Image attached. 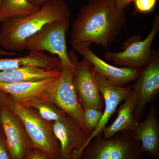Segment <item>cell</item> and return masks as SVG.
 <instances>
[{"label":"cell","mask_w":159,"mask_h":159,"mask_svg":"<svg viewBox=\"0 0 159 159\" xmlns=\"http://www.w3.org/2000/svg\"><path fill=\"white\" fill-rule=\"evenodd\" d=\"M130 87L139 97V103L135 111L134 116L139 122L146 105L150 103L159 93L158 52L152 51L149 61L141 69L139 77Z\"/></svg>","instance_id":"cell-11"},{"label":"cell","mask_w":159,"mask_h":159,"mask_svg":"<svg viewBox=\"0 0 159 159\" xmlns=\"http://www.w3.org/2000/svg\"><path fill=\"white\" fill-rule=\"evenodd\" d=\"M0 122L11 159H26L34 148L20 119L4 103L0 110Z\"/></svg>","instance_id":"cell-9"},{"label":"cell","mask_w":159,"mask_h":159,"mask_svg":"<svg viewBox=\"0 0 159 159\" xmlns=\"http://www.w3.org/2000/svg\"><path fill=\"white\" fill-rule=\"evenodd\" d=\"M29 2L37 7H40L50 0H28Z\"/></svg>","instance_id":"cell-26"},{"label":"cell","mask_w":159,"mask_h":159,"mask_svg":"<svg viewBox=\"0 0 159 159\" xmlns=\"http://www.w3.org/2000/svg\"><path fill=\"white\" fill-rule=\"evenodd\" d=\"M69 55L74 64L73 84L80 103L102 110L103 98L96 80L93 66L84 59L78 62L74 52H69Z\"/></svg>","instance_id":"cell-8"},{"label":"cell","mask_w":159,"mask_h":159,"mask_svg":"<svg viewBox=\"0 0 159 159\" xmlns=\"http://www.w3.org/2000/svg\"><path fill=\"white\" fill-rule=\"evenodd\" d=\"M70 16L69 6L64 0H50L29 16L2 22L0 29V46L6 51H24L26 40L44 26L54 21L70 20Z\"/></svg>","instance_id":"cell-2"},{"label":"cell","mask_w":159,"mask_h":159,"mask_svg":"<svg viewBox=\"0 0 159 159\" xmlns=\"http://www.w3.org/2000/svg\"><path fill=\"white\" fill-rule=\"evenodd\" d=\"M40 7L28 0H2L0 3V22L13 18L25 17L35 13Z\"/></svg>","instance_id":"cell-19"},{"label":"cell","mask_w":159,"mask_h":159,"mask_svg":"<svg viewBox=\"0 0 159 159\" xmlns=\"http://www.w3.org/2000/svg\"><path fill=\"white\" fill-rule=\"evenodd\" d=\"M70 20L54 21L43 26L39 31L26 40L25 50L47 51L59 58L61 66H70L73 63L67 50L66 34Z\"/></svg>","instance_id":"cell-6"},{"label":"cell","mask_w":159,"mask_h":159,"mask_svg":"<svg viewBox=\"0 0 159 159\" xmlns=\"http://www.w3.org/2000/svg\"><path fill=\"white\" fill-rule=\"evenodd\" d=\"M60 159H61V158H60Z\"/></svg>","instance_id":"cell-31"},{"label":"cell","mask_w":159,"mask_h":159,"mask_svg":"<svg viewBox=\"0 0 159 159\" xmlns=\"http://www.w3.org/2000/svg\"><path fill=\"white\" fill-rule=\"evenodd\" d=\"M37 110L41 117L48 122L57 121L60 119L65 112L56 105L44 99H37L29 102L26 107Z\"/></svg>","instance_id":"cell-20"},{"label":"cell","mask_w":159,"mask_h":159,"mask_svg":"<svg viewBox=\"0 0 159 159\" xmlns=\"http://www.w3.org/2000/svg\"><path fill=\"white\" fill-rule=\"evenodd\" d=\"M1 1H2V0H0V3H1Z\"/></svg>","instance_id":"cell-30"},{"label":"cell","mask_w":159,"mask_h":159,"mask_svg":"<svg viewBox=\"0 0 159 159\" xmlns=\"http://www.w3.org/2000/svg\"><path fill=\"white\" fill-rule=\"evenodd\" d=\"M48 159H60V158H52L51 157H49V158H48Z\"/></svg>","instance_id":"cell-29"},{"label":"cell","mask_w":159,"mask_h":159,"mask_svg":"<svg viewBox=\"0 0 159 159\" xmlns=\"http://www.w3.org/2000/svg\"><path fill=\"white\" fill-rule=\"evenodd\" d=\"M159 31V16L155 15L151 30L143 40L133 41L123 51L112 52L107 51L104 54L105 59L112 61L117 65L142 69L147 65L151 55V46Z\"/></svg>","instance_id":"cell-10"},{"label":"cell","mask_w":159,"mask_h":159,"mask_svg":"<svg viewBox=\"0 0 159 159\" xmlns=\"http://www.w3.org/2000/svg\"><path fill=\"white\" fill-rule=\"evenodd\" d=\"M0 159H11L9 153L5 139L0 135Z\"/></svg>","instance_id":"cell-24"},{"label":"cell","mask_w":159,"mask_h":159,"mask_svg":"<svg viewBox=\"0 0 159 159\" xmlns=\"http://www.w3.org/2000/svg\"><path fill=\"white\" fill-rule=\"evenodd\" d=\"M74 69V63L70 66H61L60 76L49 87L43 99L52 102L74 118L90 136L84 122L82 106L73 84Z\"/></svg>","instance_id":"cell-5"},{"label":"cell","mask_w":159,"mask_h":159,"mask_svg":"<svg viewBox=\"0 0 159 159\" xmlns=\"http://www.w3.org/2000/svg\"><path fill=\"white\" fill-rule=\"evenodd\" d=\"M61 69L48 70L34 66H25L0 71V83H12L37 81L59 77Z\"/></svg>","instance_id":"cell-18"},{"label":"cell","mask_w":159,"mask_h":159,"mask_svg":"<svg viewBox=\"0 0 159 159\" xmlns=\"http://www.w3.org/2000/svg\"><path fill=\"white\" fill-rule=\"evenodd\" d=\"M16 55L17 54L15 52L6 51L0 49V56H16Z\"/></svg>","instance_id":"cell-27"},{"label":"cell","mask_w":159,"mask_h":159,"mask_svg":"<svg viewBox=\"0 0 159 159\" xmlns=\"http://www.w3.org/2000/svg\"><path fill=\"white\" fill-rule=\"evenodd\" d=\"M140 146L134 131L121 132L108 139L99 135L84 147L79 159H142Z\"/></svg>","instance_id":"cell-4"},{"label":"cell","mask_w":159,"mask_h":159,"mask_svg":"<svg viewBox=\"0 0 159 159\" xmlns=\"http://www.w3.org/2000/svg\"><path fill=\"white\" fill-rule=\"evenodd\" d=\"M158 0H134L135 11L134 13H149L155 7Z\"/></svg>","instance_id":"cell-22"},{"label":"cell","mask_w":159,"mask_h":159,"mask_svg":"<svg viewBox=\"0 0 159 159\" xmlns=\"http://www.w3.org/2000/svg\"><path fill=\"white\" fill-rule=\"evenodd\" d=\"M126 20L125 9L118 6L115 0H89L72 25L71 45L87 42L100 45L108 51Z\"/></svg>","instance_id":"cell-1"},{"label":"cell","mask_w":159,"mask_h":159,"mask_svg":"<svg viewBox=\"0 0 159 159\" xmlns=\"http://www.w3.org/2000/svg\"><path fill=\"white\" fill-rule=\"evenodd\" d=\"M48 156L40 149L34 148L26 159H48Z\"/></svg>","instance_id":"cell-23"},{"label":"cell","mask_w":159,"mask_h":159,"mask_svg":"<svg viewBox=\"0 0 159 159\" xmlns=\"http://www.w3.org/2000/svg\"><path fill=\"white\" fill-rule=\"evenodd\" d=\"M58 77L37 81L0 83V92L9 95L15 102L26 107L33 100L43 99L46 91Z\"/></svg>","instance_id":"cell-14"},{"label":"cell","mask_w":159,"mask_h":159,"mask_svg":"<svg viewBox=\"0 0 159 159\" xmlns=\"http://www.w3.org/2000/svg\"><path fill=\"white\" fill-rule=\"evenodd\" d=\"M82 106L84 119L87 128L91 134L97 128L103 114L101 110L93 108L88 106Z\"/></svg>","instance_id":"cell-21"},{"label":"cell","mask_w":159,"mask_h":159,"mask_svg":"<svg viewBox=\"0 0 159 159\" xmlns=\"http://www.w3.org/2000/svg\"><path fill=\"white\" fill-rule=\"evenodd\" d=\"M115 1L118 6L125 9L131 2H134V0H115Z\"/></svg>","instance_id":"cell-25"},{"label":"cell","mask_w":159,"mask_h":159,"mask_svg":"<svg viewBox=\"0 0 159 159\" xmlns=\"http://www.w3.org/2000/svg\"><path fill=\"white\" fill-rule=\"evenodd\" d=\"M53 132L59 142L62 159H79L90 135L74 118L65 112L52 124Z\"/></svg>","instance_id":"cell-7"},{"label":"cell","mask_w":159,"mask_h":159,"mask_svg":"<svg viewBox=\"0 0 159 159\" xmlns=\"http://www.w3.org/2000/svg\"><path fill=\"white\" fill-rule=\"evenodd\" d=\"M3 95L1 93V92H0V110H1V107H2V106L3 105Z\"/></svg>","instance_id":"cell-28"},{"label":"cell","mask_w":159,"mask_h":159,"mask_svg":"<svg viewBox=\"0 0 159 159\" xmlns=\"http://www.w3.org/2000/svg\"><path fill=\"white\" fill-rule=\"evenodd\" d=\"M95 77L104 102V111L97 128L91 134L84 147L94 137L102 134L103 129L118 105L131 90L130 87L119 86L111 83L105 77L96 72Z\"/></svg>","instance_id":"cell-13"},{"label":"cell","mask_w":159,"mask_h":159,"mask_svg":"<svg viewBox=\"0 0 159 159\" xmlns=\"http://www.w3.org/2000/svg\"><path fill=\"white\" fill-rule=\"evenodd\" d=\"M124 101L119 107L116 118L111 125L103 129V139H110L121 132L134 131L135 129L139 122L134 116L135 111L139 103L138 94L131 89Z\"/></svg>","instance_id":"cell-16"},{"label":"cell","mask_w":159,"mask_h":159,"mask_svg":"<svg viewBox=\"0 0 159 159\" xmlns=\"http://www.w3.org/2000/svg\"><path fill=\"white\" fill-rule=\"evenodd\" d=\"M90 44L89 43L83 42L73 47L82 55L84 59L92 64L96 73L105 77L111 83L124 86L139 77L141 69L127 67H117L111 65L95 54L90 48Z\"/></svg>","instance_id":"cell-12"},{"label":"cell","mask_w":159,"mask_h":159,"mask_svg":"<svg viewBox=\"0 0 159 159\" xmlns=\"http://www.w3.org/2000/svg\"><path fill=\"white\" fill-rule=\"evenodd\" d=\"M3 101L18 117L24 125L33 148L40 149L49 157L59 158L60 147L52 125L30 107H25L3 95Z\"/></svg>","instance_id":"cell-3"},{"label":"cell","mask_w":159,"mask_h":159,"mask_svg":"<svg viewBox=\"0 0 159 159\" xmlns=\"http://www.w3.org/2000/svg\"><path fill=\"white\" fill-rule=\"evenodd\" d=\"M25 66H34L48 69H61L58 57L47 55L44 51H31L29 55L16 58H0V71Z\"/></svg>","instance_id":"cell-17"},{"label":"cell","mask_w":159,"mask_h":159,"mask_svg":"<svg viewBox=\"0 0 159 159\" xmlns=\"http://www.w3.org/2000/svg\"><path fill=\"white\" fill-rule=\"evenodd\" d=\"M135 136L141 143L140 150L152 157H159V122L156 108L151 107L144 121L138 122L134 131Z\"/></svg>","instance_id":"cell-15"}]
</instances>
